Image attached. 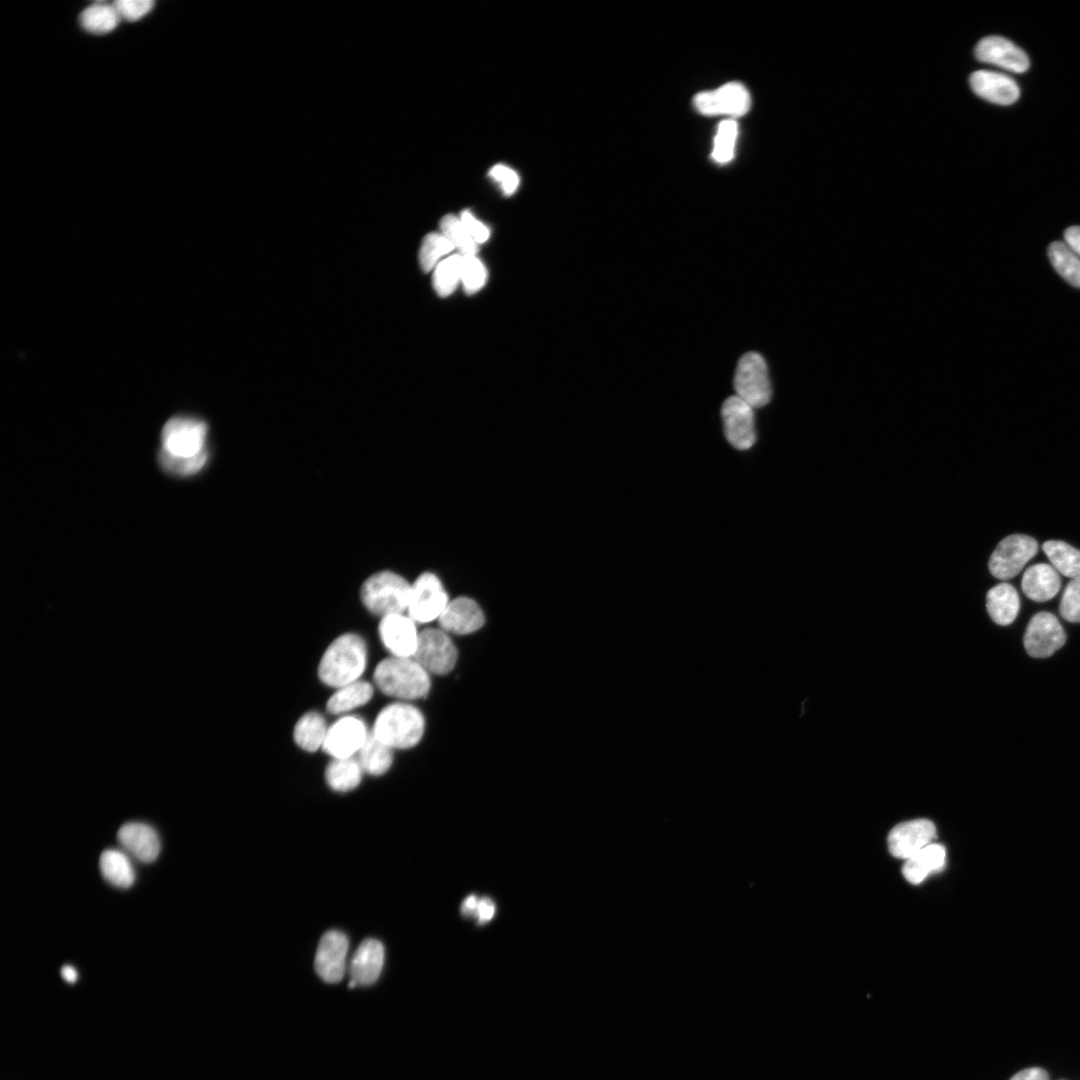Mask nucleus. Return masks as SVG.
I'll return each instance as SVG.
<instances>
[{
  "label": "nucleus",
  "mask_w": 1080,
  "mask_h": 1080,
  "mask_svg": "<svg viewBox=\"0 0 1080 1080\" xmlns=\"http://www.w3.org/2000/svg\"><path fill=\"white\" fill-rule=\"evenodd\" d=\"M367 664V645L354 633L337 637L325 650L318 676L327 686L340 688L359 680Z\"/></svg>",
  "instance_id": "1"
},
{
  "label": "nucleus",
  "mask_w": 1080,
  "mask_h": 1080,
  "mask_svg": "<svg viewBox=\"0 0 1080 1080\" xmlns=\"http://www.w3.org/2000/svg\"><path fill=\"white\" fill-rule=\"evenodd\" d=\"M373 681L383 694L405 702L424 698L431 688L430 674L414 658L383 659L373 672Z\"/></svg>",
  "instance_id": "2"
},
{
  "label": "nucleus",
  "mask_w": 1080,
  "mask_h": 1080,
  "mask_svg": "<svg viewBox=\"0 0 1080 1080\" xmlns=\"http://www.w3.org/2000/svg\"><path fill=\"white\" fill-rule=\"evenodd\" d=\"M425 718L414 705L401 701L385 706L376 716L371 733L392 749H409L423 737Z\"/></svg>",
  "instance_id": "3"
},
{
  "label": "nucleus",
  "mask_w": 1080,
  "mask_h": 1080,
  "mask_svg": "<svg viewBox=\"0 0 1080 1080\" xmlns=\"http://www.w3.org/2000/svg\"><path fill=\"white\" fill-rule=\"evenodd\" d=\"M411 584L402 576L381 571L370 576L361 587L365 607L381 617L407 612Z\"/></svg>",
  "instance_id": "4"
},
{
  "label": "nucleus",
  "mask_w": 1080,
  "mask_h": 1080,
  "mask_svg": "<svg viewBox=\"0 0 1080 1080\" xmlns=\"http://www.w3.org/2000/svg\"><path fill=\"white\" fill-rule=\"evenodd\" d=\"M204 421L186 416L170 418L162 428L161 450L176 457H193L207 450Z\"/></svg>",
  "instance_id": "5"
},
{
  "label": "nucleus",
  "mask_w": 1080,
  "mask_h": 1080,
  "mask_svg": "<svg viewBox=\"0 0 1080 1080\" xmlns=\"http://www.w3.org/2000/svg\"><path fill=\"white\" fill-rule=\"evenodd\" d=\"M734 389L736 396L753 408L766 405L771 398V385L764 358L756 352H747L738 361Z\"/></svg>",
  "instance_id": "6"
},
{
  "label": "nucleus",
  "mask_w": 1080,
  "mask_h": 1080,
  "mask_svg": "<svg viewBox=\"0 0 1080 1080\" xmlns=\"http://www.w3.org/2000/svg\"><path fill=\"white\" fill-rule=\"evenodd\" d=\"M413 658L429 674L445 675L454 669L458 652L448 633L441 628L430 627L420 631Z\"/></svg>",
  "instance_id": "7"
},
{
  "label": "nucleus",
  "mask_w": 1080,
  "mask_h": 1080,
  "mask_svg": "<svg viewBox=\"0 0 1080 1080\" xmlns=\"http://www.w3.org/2000/svg\"><path fill=\"white\" fill-rule=\"evenodd\" d=\"M449 601L441 580L424 572L411 584L407 615L416 623H429L438 620Z\"/></svg>",
  "instance_id": "8"
},
{
  "label": "nucleus",
  "mask_w": 1080,
  "mask_h": 1080,
  "mask_svg": "<svg viewBox=\"0 0 1080 1080\" xmlns=\"http://www.w3.org/2000/svg\"><path fill=\"white\" fill-rule=\"evenodd\" d=\"M1037 551L1038 543L1033 537L1023 534L1007 536L1000 541L990 557V573L1000 580L1013 578Z\"/></svg>",
  "instance_id": "9"
},
{
  "label": "nucleus",
  "mask_w": 1080,
  "mask_h": 1080,
  "mask_svg": "<svg viewBox=\"0 0 1080 1080\" xmlns=\"http://www.w3.org/2000/svg\"><path fill=\"white\" fill-rule=\"evenodd\" d=\"M693 104L698 112L706 116L740 117L748 112L751 99L743 84L729 82L715 90L696 94Z\"/></svg>",
  "instance_id": "10"
},
{
  "label": "nucleus",
  "mask_w": 1080,
  "mask_h": 1080,
  "mask_svg": "<svg viewBox=\"0 0 1080 1080\" xmlns=\"http://www.w3.org/2000/svg\"><path fill=\"white\" fill-rule=\"evenodd\" d=\"M369 735L370 731L361 717L342 716L328 727L322 749L332 758L353 757L360 751Z\"/></svg>",
  "instance_id": "11"
},
{
  "label": "nucleus",
  "mask_w": 1080,
  "mask_h": 1080,
  "mask_svg": "<svg viewBox=\"0 0 1080 1080\" xmlns=\"http://www.w3.org/2000/svg\"><path fill=\"white\" fill-rule=\"evenodd\" d=\"M1065 642V632L1052 613L1039 612L1030 619L1024 635V647L1030 656L1049 657Z\"/></svg>",
  "instance_id": "12"
},
{
  "label": "nucleus",
  "mask_w": 1080,
  "mask_h": 1080,
  "mask_svg": "<svg viewBox=\"0 0 1080 1080\" xmlns=\"http://www.w3.org/2000/svg\"><path fill=\"white\" fill-rule=\"evenodd\" d=\"M721 415L727 441L739 450L751 448L756 441L753 407L734 395L724 401Z\"/></svg>",
  "instance_id": "13"
},
{
  "label": "nucleus",
  "mask_w": 1080,
  "mask_h": 1080,
  "mask_svg": "<svg viewBox=\"0 0 1080 1080\" xmlns=\"http://www.w3.org/2000/svg\"><path fill=\"white\" fill-rule=\"evenodd\" d=\"M416 624L404 613L381 617L378 626L379 637L391 656L413 658L420 635Z\"/></svg>",
  "instance_id": "14"
},
{
  "label": "nucleus",
  "mask_w": 1080,
  "mask_h": 1080,
  "mask_svg": "<svg viewBox=\"0 0 1080 1080\" xmlns=\"http://www.w3.org/2000/svg\"><path fill=\"white\" fill-rule=\"evenodd\" d=\"M348 947L347 936L338 930H330L322 936L316 950L314 968L324 982L338 983L342 980Z\"/></svg>",
  "instance_id": "15"
},
{
  "label": "nucleus",
  "mask_w": 1080,
  "mask_h": 1080,
  "mask_svg": "<svg viewBox=\"0 0 1080 1080\" xmlns=\"http://www.w3.org/2000/svg\"><path fill=\"white\" fill-rule=\"evenodd\" d=\"M975 57L1004 70L1023 73L1030 65L1027 54L1012 41L1002 36L982 38L975 47Z\"/></svg>",
  "instance_id": "16"
},
{
  "label": "nucleus",
  "mask_w": 1080,
  "mask_h": 1080,
  "mask_svg": "<svg viewBox=\"0 0 1080 1080\" xmlns=\"http://www.w3.org/2000/svg\"><path fill=\"white\" fill-rule=\"evenodd\" d=\"M936 836V828L928 819H915L896 825L888 835L890 853L897 858L908 859Z\"/></svg>",
  "instance_id": "17"
},
{
  "label": "nucleus",
  "mask_w": 1080,
  "mask_h": 1080,
  "mask_svg": "<svg viewBox=\"0 0 1080 1080\" xmlns=\"http://www.w3.org/2000/svg\"><path fill=\"white\" fill-rule=\"evenodd\" d=\"M437 621L448 634L467 635L484 625L485 615L474 599L460 596L448 602Z\"/></svg>",
  "instance_id": "18"
},
{
  "label": "nucleus",
  "mask_w": 1080,
  "mask_h": 1080,
  "mask_svg": "<svg viewBox=\"0 0 1080 1080\" xmlns=\"http://www.w3.org/2000/svg\"><path fill=\"white\" fill-rule=\"evenodd\" d=\"M973 92L980 98L998 105H1010L1020 96L1017 83L1010 76L991 70H977L969 77Z\"/></svg>",
  "instance_id": "19"
},
{
  "label": "nucleus",
  "mask_w": 1080,
  "mask_h": 1080,
  "mask_svg": "<svg viewBox=\"0 0 1080 1080\" xmlns=\"http://www.w3.org/2000/svg\"><path fill=\"white\" fill-rule=\"evenodd\" d=\"M385 958L383 944L376 939H365L356 949L349 965V987L371 985L379 978Z\"/></svg>",
  "instance_id": "20"
},
{
  "label": "nucleus",
  "mask_w": 1080,
  "mask_h": 1080,
  "mask_svg": "<svg viewBox=\"0 0 1080 1080\" xmlns=\"http://www.w3.org/2000/svg\"><path fill=\"white\" fill-rule=\"evenodd\" d=\"M117 838L128 852L144 863L154 861L160 852L157 832L144 823L129 822L122 825L118 830Z\"/></svg>",
  "instance_id": "21"
},
{
  "label": "nucleus",
  "mask_w": 1080,
  "mask_h": 1080,
  "mask_svg": "<svg viewBox=\"0 0 1080 1080\" xmlns=\"http://www.w3.org/2000/svg\"><path fill=\"white\" fill-rule=\"evenodd\" d=\"M1060 586L1059 573L1052 565L1046 563L1027 568L1021 580L1024 594L1036 602L1052 599L1058 593Z\"/></svg>",
  "instance_id": "22"
},
{
  "label": "nucleus",
  "mask_w": 1080,
  "mask_h": 1080,
  "mask_svg": "<svg viewBox=\"0 0 1080 1080\" xmlns=\"http://www.w3.org/2000/svg\"><path fill=\"white\" fill-rule=\"evenodd\" d=\"M946 850L938 843H931L905 860L902 873L912 884H920L931 873L941 871L945 866Z\"/></svg>",
  "instance_id": "23"
},
{
  "label": "nucleus",
  "mask_w": 1080,
  "mask_h": 1080,
  "mask_svg": "<svg viewBox=\"0 0 1080 1080\" xmlns=\"http://www.w3.org/2000/svg\"><path fill=\"white\" fill-rule=\"evenodd\" d=\"M986 608L996 624L1003 626L1011 624L1020 608L1016 589L1006 582L992 587L986 595Z\"/></svg>",
  "instance_id": "24"
},
{
  "label": "nucleus",
  "mask_w": 1080,
  "mask_h": 1080,
  "mask_svg": "<svg viewBox=\"0 0 1080 1080\" xmlns=\"http://www.w3.org/2000/svg\"><path fill=\"white\" fill-rule=\"evenodd\" d=\"M363 769L356 756L333 758L325 770L327 785L337 792H348L361 782Z\"/></svg>",
  "instance_id": "25"
},
{
  "label": "nucleus",
  "mask_w": 1080,
  "mask_h": 1080,
  "mask_svg": "<svg viewBox=\"0 0 1080 1080\" xmlns=\"http://www.w3.org/2000/svg\"><path fill=\"white\" fill-rule=\"evenodd\" d=\"M373 693L369 682L358 680L338 688L327 701L326 709L331 714L347 713L369 702Z\"/></svg>",
  "instance_id": "26"
},
{
  "label": "nucleus",
  "mask_w": 1080,
  "mask_h": 1080,
  "mask_svg": "<svg viewBox=\"0 0 1080 1080\" xmlns=\"http://www.w3.org/2000/svg\"><path fill=\"white\" fill-rule=\"evenodd\" d=\"M327 730L324 717L315 711H310L297 721L293 738L301 749L315 752L322 748Z\"/></svg>",
  "instance_id": "27"
},
{
  "label": "nucleus",
  "mask_w": 1080,
  "mask_h": 1080,
  "mask_svg": "<svg viewBox=\"0 0 1080 1080\" xmlns=\"http://www.w3.org/2000/svg\"><path fill=\"white\" fill-rule=\"evenodd\" d=\"M356 757L365 773L380 776L385 774L393 763V749L378 740L370 731Z\"/></svg>",
  "instance_id": "28"
},
{
  "label": "nucleus",
  "mask_w": 1080,
  "mask_h": 1080,
  "mask_svg": "<svg viewBox=\"0 0 1080 1080\" xmlns=\"http://www.w3.org/2000/svg\"><path fill=\"white\" fill-rule=\"evenodd\" d=\"M99 866L103 877L112 885L119 888L130 887L135 880L133 866L128 857L114 849L102 852Z\"/></svg>",
  "instance_id": "29"
},
{
  "label": "nucleus",
  "mask_w": 1080,
  "mask_h": 1080,
  "mask_svg": "<svg viewBox=\"0 0 1080 1080\" xmlns=\"http://www.w3.org/2000/svg\"><path fill=\"white\" fill-rule=\"evenodd\" d=\"M1042 550L1058 573L1066 577L1080 578V550L1060 540H1048Z\"/></svg>",
  "instance_id": "30"
},
{
  "label": "nucleus",
  "mask_w": 1080,
  "mask_h": 1080,
  "mask_svg": "<svg viewBox=\"0 0 1080 1080\" xmlns=\"http://www.w3.org/2000/svg\"><path fill=\"white\" fill-rule=\"evenodd\" d=\"M120 19L113 4L99 2L82 11L80 24L87 32L104 34L114 30Z\"/></svg>",
  "instance_id": "31"
},
{
  "label": "nucleus",
  "mask_w": 1080,
  "mask_h": 1080,
  "mask_svg": "<svg viewBox=\"0 0 1080 1080\" xmlns=\"http://www.w3.org/2000/svg\"><path fill=\"white\" fill-rule=\"evenodd\" d=\"M1048 255L1055 270L1071 285L1080 288V257L1064 242H1052Z\"/></svg>",
  "instance_id": "32"
},
{
  "label": "nucleus",
  "mask_w": 1080,
  "mask_h": 1080,
  "mask_svg": "<svg viewBox=\"0 0 1080 1080\" xmlns=\"http://www.w3.org/2000/svg\"><path fill=\"white\" fill-rule=\"evenodd\" d=\"M462 255H452L435 268L433 285L440 296L450 295L461 281Z\"/></svg>",
  "instance_id": "33"
},
{
  "label": "nucleus",
  "mask_w": 1080,
  "mask_h": 1080,
  "mask_svg": "<svg viewBox=\"0 0 1080 1080\" xmlns=\"http://www.w3.org/2000/svg\"><path fill=\"white\" fill-rule=\"evenodd\" d=\"M737 135L738 125L735 120L726 119L719 123L712 151V158L716 163L726 164L732 160Z\"/></svg>",
  "instance_id": "34"
},
{
  "label": "nucleus",
  "mask_w": 1080,
  "mask_h": 1080,
  "mask_svg": "<svg viewBox=\"0 0 1080 1080\" xmlns=\"http://www.w3.org/2000/svg\"><path fill=\"white\" fill-rule=\"evenodd\" d=\"M454 248V245L442 233L427 234L419 251V262L423 271L428 272L437 266L440 258Z\"/></svg>",
  "instance_id": "35"
},
{
  "label": "nucleus",
  "mask_w": 1080,
  "mask_h": 1080,
  "mask_svg": "<svg viewBox=\"0 0 1080 1080\" xmlns=\"http://www.w3.org/2000/svg\"><path fill=\"white\" fill-rule=\"evenodd\" d=\"M442 234L458 248L462 255H475L477 243L471 238L460 218L446 215L440 221Z\"/></svg>",
  "instance_id": "36"
},
{
  "label": "nucleus",
  "mask_w": 1080,
  "mask_h": 1080,
  "mask_svg": "<svg viewBox=\"0 0 1080 1080\" xmlns=\"http://www.w3.org/2000/svg\"><path fill=\"white\" fill-rule=\"evenodd\" d=\"M159 463L161 467L174 475L189 476L199 472L207 462V450L193 457H176L160 450Z\"/></svg>",
  "instance_id": "37"
},
{
  "label": "nucleus",
  "mask_w": 1080,
  "mask_h": 1080,
  "mask_svg": "<svg viewBox=\"0 0 1080 1080\" xmlns=\"http://www.w3.org/2000/svg\"><path fill=\"white\" fill-rule=\"evenodd\" d=\"M486 278V269L475 255H462L461 282L468 294L479 291L484 286Z\"/></svg>",
  "instance_id": "38"
},
{
  "label": "nucleus",
  "mask_w": 1080,
  "mask_h": 1080,
  "mask_svg": "<svg viewBox=\"0 0 1080 1080\" xmlns=\"http://www.w3.org/2000/svg\"><path fill=\"white\" fill-rule=\"evenodd\" d=\"M1059 612L1069 622H1080V578L1072 579L1065 587Z\"/></svg>",
  "instance_id": "39"
},
{
  "label": "nucleus",
  "mask_w": 1080,
  "mask_h": 1080,
  "mask_svg": "<svg viewBox=\"0 0 1080 1080\" xmlns=\"http://www.w3.org/2000/svg\"><path fill=\"white\" fill-rule=\"evenodd\" d=\"M150 0H118L113 3L120 18L127 21H137L148 14L153 8Z\"/></svg>",
  "instance_id": "40"
},
{
  "label": "nucleus",
  "mask_w": 1080,
  "mask_h": 1080,
  "mask_svg": "<svg viewBox=\"0 0 1080 1080\" xmlns=\"http://www.w3.org/2000/svg\"><path fill=\"white\" fill-rule=\"evenodd\" d=\"M489 176L499 183L501 190L506 195L514 193L519 184V177L516 172L502 164L492 167Z\"/></svg>",
  "instance_id": "41"
},
{
  "label": "nucleus",
  "mask_w": 1080,
  "mask_h": 1080,
  "mask_svg": "<svg viewBox=\"0 0 1080 1080\" xmlns=\"http://www.w3.org/2000/svg\"><path fill=\"white\" fill-rule=\"evenodd\" d=\"M459 218L471 238L477 244L487 241L490 236L489 229L478 221L469 211H463Z\"/></svg>",
  "instance_id": "42"
},
{
  "label": "nucleus",
  "mask_w": 1080,
  "mask_h": 1080,
  "mask_svg": "<svg viewBox=\"0 0 1080 1080\" xmlns=\"http://www.w3.org/2000/svg\"><path fill=\"white\" fill-rule=\"evenodd\" d=\"M495 914V905L489 898H481L478 901L474 915L480 923L490 921Z\"/></svg>",
  "instance_id": "43"
},
{
  "label": "nucleus",
  "mask_w": 1080,
  "mask_h": 1080,
  "mask_svg": "<svg viewBox=\"0 0 1080 1080\" xmlns=\"http://www.w3.org/2000/svg\"><path fill=\"white\" fill-rule=\"evenodd\" d=\"M1065 244L1080 257V226H1071L1064 232Z\"/></svg>",
  "instance_id": "44"
},
{
  "label": "nucleus",
  "mask_w": 1080,
  "mask_h": 1080,
  "mask_svg": "<svg viewBox=\"0 0 1080 1080\" xmlns=\"http://www.w3.org/2000/svg\"><path fill=\"white\" fill-rule=\"evenodd\" d=\"M1010 1080H1049V1077L1045 1070L1035 1067L1018 1072Z\"/></svg>",
  "instance_id": "45"
},
{
  "label": "nucleus",
  "mask_w": 1080,
  "mask_h": 1080,
  "mask_svg": "<svg viewBox=\"0 0 1080 1080\" xmlns=\"http://www.w3.org/2000/svg\"><path fill=\"white\" fill-rule=\"evenodd\" d=\"M479 899L475 895H469L462 903L461 911L464 915L474 914Z\"/></svg>",
  "instance_id": "46"
},
{
  "label": "nucleus",
  "mask_w": 1080,
  "mask_h": 1080,
  "mask_svg": "<svg viewBox=\"0 0 1080 1080\" xmlns=\"http://www.w3.org/2000/svg\"><path fill=\"white\" fill-rule=\"evenodd\" d=\"M61 974H62V977L69 983H73L77 979V972L71 966H64L61 969Z\"/></svg>",
  "instance_id": "47"
}]
</instances>
